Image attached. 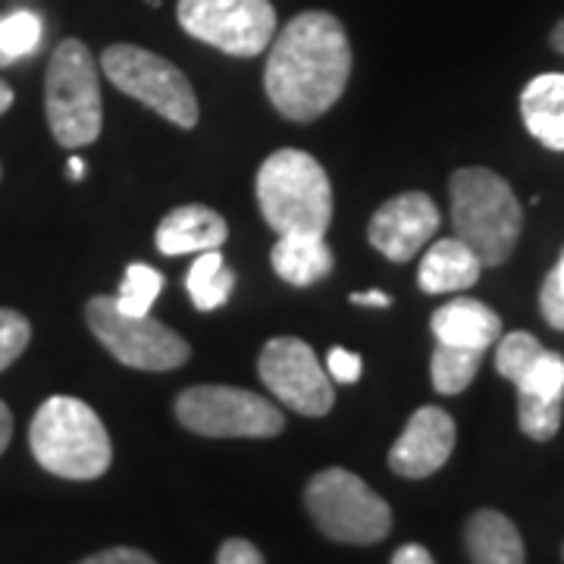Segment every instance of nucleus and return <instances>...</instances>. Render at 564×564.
Instances as JSON below:
<instances>
[{
	"label": "nucleus",
	"instance_id": "1",
	"mask_svg": "<svg viewBox=\"0 0 564 564\" xmlns=\"http://www.w3.org/2000/svg\"><path fill=\"white\" fill-rule=\"evenodd\" d=\"M351 76V44L333 13L307 10L270 41L263 88L285 120L311 122L343 98Z\"/></svg>",
	"mask_w": 564,
	"mask_h": 564
},
{
	"label": "nucleus",
	"instance_id": "2",
	"mask_svg": "<svg viewBox=\"0 0 564 564\" xmlns=\"http://www.w3.org/2000/svg\"><path fill=\"white\" fill-rule=\"evenodd\" d=\"M29 448L47 474L63 480H98L113 462L107 426L95 408L73 395L41 404L29 426Z\"/></svg>",
	"mask_w": 564,
	"mask_h": 564
},
{
	"label": "nucleus",
	"instance_id": "3",
	"mask_svg": "<svg viewBox=\"0 0 564 564\" xmlns=\"http://www.w3.org/2000/svg\"><path fill=\"white\" fill-rule=\"evenodd\" d=\"M448 195L455 239H462L484 267L508 261L524 226V210L511 185L486 166H467L452 176Z\"/></svg>",
	"mask_w": 564,
	"mask_h": 564
},
{
	"label": "nucleus",
	"instance_id": "4",
	"mask_svg": "<svg viewBox=\"0 0 564 564\" xmlns=\"http://www.w3.org/2000/svg\"><path fill=\"white\" fill-rule=\"evenodd\" d=\"M258 207L273 232L323 236L333 223V185L317 158L299 148L270 154L254 180Z\"/></svg>",
	"mask_w": 564,
	"mask_h": 564
},
{
	"label": "nucleus",
	"instance_id": "5",
	"mask_svg": "<svg viewBox=\"0 0 564 564\" xmlns=\"http://www.w3.org/2000/svg\"><path fill=\"white\" fill-rule=\"evenodd\" d=\"M44 113L63 148H85L101 135L98 63L82 41H61L47 63Z\"/></svg>",
	"mask_w": 564,
	"mask_h": 564
},
{
	"label": "nucleus",
	"instance_id": "6",
	"mask_svg": "<svg viewBox=\"0 0 564 564\" xmlns=\"http://www.w3.org/2000/svg\"><path fill=\"white\" fill-rule=\"evenodd\" d=\"M304 505L323 536L336 543L373 545L392 530L389 505L358 474L343 467L321 470L304 489Z\"/></svg>",
	"mask_w": 564,
	"mask_h": 564
},
{
	"label": "nucleus",
	"instance_id": "7",
	"mask_svg": "<svg viewBox=\"0 0 564 564\" xmlns=\"http://www.w3.org/2000/svg\"><path fill=\"white\" fill-rule=\"evenodd\" d=\"M176 417L185 430L210 440H270L285 426L276 404L236 386L185 389L176 399Z\"/></svg>",
	"mask_w": 564,
	"mask_h": 564
},
{
	"label": "nucleus",
	"instance_id": "8",
	"mask_svg": "<svg viewBox=\"0 0 564 564\" xmlns=\"http://www.w3.org/2000/svg\"><path fill=\"white\" fill-rule=\"evenodd\" d=\"M101 69L122 95L151 107L154 113H161L163 120H170L173 126L192 129L198 122L195 88L182 76V69H176L170 61H163L144 47H135V44H113L104 51Z\"/></svg>",
	"mask_w": 564,
	"mask_h": 564
},
{
	"label": "nucleus",
	"instance_id": "9",
	"mask_svg": "<svg viewBox=\"0 0 564 564\" xmlns=\"http://www.w3.org/2000/svg\"><path fill=\"white\" fill-rule=\"evenodd\" d=\"M85 321L98 336V343L117 361L135 370H176L182 364H188V355H192V348L180 333L154 321L151 314L144 317L120 314L110 295L91 299L85 307Z\"/></svg>",
	"mask_w": 564,
	"mask_h": 564
},
{
	"label": "nucleus",
	"instance_id": "10",
	"mask_svg": "<svg viewBox=\"0 0 564 564\" xmlns=\"http://www.w3.org/2000/svg\"><path fill=\"white\" fill-rule=\"evenodd\" d=\"M176 20L192 39L232 57H258L276 35L270 0H180Z\"/></svg>",
	"mask_w": 564,
	"mask_h": 564
},
{
	"label": "nucleus",
	"instance_id": "11",
	"mask_svg": "<svg viewBox=\"0 0 564 564\" xmlns=\"http://www.w3.org/2000/svg\"><path fill=\"white\" fill-rule=\"evenodd\" d=\"M258 373L263 386L273 392V399H280L285 408L304 417H323L336 404L326 367L314 355V348L295 336H280L263 345Z\"/></svg>",
	"mask_w": 564,
	"mask_h": 564
},
{
	"label": "nucleus",
	"instance_id": "12",
	"mask_svg": "<svg viewBox=\"0 0 564 564\" xmlns=\"http://www.w3.org/2000/svg\"><path fill=\"white\" fill-rule=\"evenodd\" d=\"M436 232H440V207L423 192L395 195L367 223L370 245L395 263L417 258Z\"/></svg>",
	"mask_w": 564,
	"mask_h": 564
},
{
	"label": "nucleus",
	"instance_id": "13",
	"mask_svg": "<svg viewBox=\"0 0 564 564\" xmlns=\"http://www.w3.org/2000/svg\"><path fill=\"white\" fill-rule=\"evenodd\" d=\"M455 421L443 408H417L414 417L408 421L404 433L389 448V467L404 480H423L443 470L455 448Z\"/></svg>",
	"mask_w": 564,
	"mask_h": 564
},
{
	"label": "nucleus",
	"instance_id": "14",
	"mask_svg": "<svg viewBox=\"0 0 564 564\" xmlns=\"http://www.w3.org/2000/svg\"><path fill=\"white\" fill-rule=\"evenodd\" d=\"M226 236H229V229L217 210H210L204 204H182L163 217L154 242L161 248V254L180 258V254L214 251L226 242Z\"/></svg>",
	"mask_w": 564,
	"mask_h": 564
},
{
	"label": "nucleus",
	"instance_id": "15",
	"mask_svg": "<svg viewBox=\"0 0 564 564\" xmlns=\"http://www.w3.org/2000/svg\"><path fill=\"white\" fill-rule=\"evenodd\" d=\"M430 329L440 345H455V348H470V351L486 355V348L499 343L502 336V317L484 302L455 299L433 314Z\"/></svg>",
	"mask_w": 564,
	"mask_h": 564
},
{
	"label": "nucleus",
	"instance_id": "16",
	"mask_svg": "<svg viewBox=\"0 0 564 564\" xmlns=\"http://www.w3.org/2000/svg\"><path fill=\"white\" fill-rule=\"evenodd\" d=\"M484 263L480 258L455 236L440 239L426 248L421 270H417V282L426 295H448V292H464L474 282L480 280Z\"/></svg>",
	"mask_w": 564,
	"mask_h": 564
},
{
	"label": "nucleus",
	"instance_id": "17",
	"mask_svg": "<svg viewBox=\"0 0 564 564\" xmlns=\"http://www.w3.org/2000/svg\"><path fill=\"white\" fill-rule=\"evenodd\" d=\"M527 132L549 151H564V73H543L521 95Z\"/></svg>",
	"mask_w": 564,
	"mask_h": 564
},
{
	"label": "nucleus",
	"instance_id": "18",
	"mask_svg": "<svg viewBox=\"0 0 564 564\" xmlns=\"http://www.w3.org/2000/svg\"><path fill=\"white\" fill-rule=\"evenodd\" d=\"M464 543L474 564H527L524 540L502 511L480 508L464 527Z\"/></svg>",
	"mask_w": 564,
	"mask_h": 564
},
{
	"label": "nucleus",
	"instance_id": "19",
	"mask_svg": "<svg viewBox=\"0 0 564 564\" xmlns=\"http://www.w3.org/2000/svg\"><path fill=\"white\" fill-rule=\"evenodd\" d=\"M273 270L282 282L292 285H314L333 270V248L323 236L314 232H289L273 245Z\"/></svg>",
	"mask_w": 564,
	"mask_h": 564
},
{
	"label": "nucleus",
	"instance_id": "20",
	"mask_svg": "<svg viewBox=\"0 0 564 564\" xmlns=\"http://www.w3.org/2000/svg\"><path fill=\"white\" fill-rule=\"evenodd\" d=\"M185 289L198 311H217L229 302V295L236 289V273L223 263L220 248L202 251V258L192 263V270L185 276Z\"/></svg>",
	"mask_w": 564,
	"mask_h": 564
},
{
	"label": "nucleus",
	"instance_id": "21",
	"mask_svg": "<svg viewBox=\"0 0 564 564\" xmlns=\"http://www.w3.org/2000/svg\"><path fill=\"white\" fill-rule=\"evenodd\" d=\"M480 364H484V351H470V348H455V345L436 343L433 361H430L433 389L440 395H462L464 389L474 383Z\"/></svg>",
	"mask_w": 564,
	"mask_h": 564
},
{
	"label": "nucleus",
	"instance_id": "22",
	"mask_svg": "<svg viewBox=\"0 0 564 564\" xmlns=\"http://www.w3.org/2000/svg\"><path fill=\"white\" fill-rule=\"evenodd\" d=\"M163 273L148 267V263H129L126 267V276L120 282V292L110 295L120 314L129 317H144L151 314V304L158 302V295L163 292Z\"/></svg>",
	"mask_w": 564,
	"mask_h": 564
},
{
	"label": "nucleus",
	"instance_id": "23",
	"mask_svg": "<svg viewBox=\"0 0 564 564\" xmlns=\"http://www.w3.org/2000/svg\"><path fill=\"white\" fill-rule=\"evenodd\" d=\"M41 39H44V22L35 10H13L0 17V57L7 61V66L35 54Z\"/></svg>",
	"mask_w": 564,
	"mask_h": 564
},
{
	"label": "nucleus",
	"instance_id": "24",
	"mask_svg": "<svg viewBox=\"0 0 564 564\" xmlns=\"http://www.w3.org/2000/svg\"><path fill=\"white\" fill-rule=\"evenodd\" d=\"M514 386H518V395H527V399L564 402V358L558 351L543 348V355Z\"/></svg>",
	"mask_w": 564,
	"mask_h": 564
},
{
	"label": "nucleus",
	"instance_id": "25",
	"mask_svg": "<svg viewBox=\"0 0 564 564\" xmlns=\"http://www.w3.org/2000/svg\"><path fill=\"white\" fill-rule=\"evenodd\" d=\"M540 355H543V343L533 333H527V329H514L508 336H499L496 370L502 373L508 383H518Z\"/></svg>",
	"mask_w": 564,
	"mask_h": 564
},
{
	"label": "nucleus",
	"instance_id": "26",
	"mask_svg": "<svg viewBox=\"0 0 564 564\" xmlns=\"http://www.w3.org/2000/svg\"><path fill=\"white\" fill-rule=\"evenodd\" d=\"M564 402H540V399H527L518 395V423L533 443H549L558 426H562Z\"/></svg>",
	"mask_w": 564,
	"mask_h": 564
},
{
	"label": "nucleus",
	"instance_id": "27",
	"mask_svg": "<svg viewBox=\"0 0 564 564\" xmlns=\"http://www.w3.org/2000/svg\"><path fill=\"white\" fill-rule=\"evenodd\" d=\"M29 339H32V323L13 307H0V370H7L20 358Z\"/></svg>",
	"mask_w": 564,
	"mask_h": 564
},
{
	"label": "nucleus",
	"instance_id": "28",
	"mask_svg": "<svg viewBox=\"0 0 564 564\" xmlns=\"http://www.w3.org/2000/svg\"><path fill=\"white\" fill-rule=\"evenodd\" d=\"M540 311H543L545 323L552 329L564 333V251L558 263L552 267V273L545 276L543 289H540Z\"/></svg>",
	"mask_w": 564,
	"mask_h": 564
},
{
	"label": "nucleus",
	"instance_id": "29",
	"mask_svg": "<svg viewBox=\"0 0 564 564\" xmlns=\"http://www.w3.org/2000/svg\"><path fill=\"white\" fill-rule=\"evenodd\" d=\"M326 373H329V380H336V383H358L364 373V361L361 355H355V351H348V348H329V355H326Z\"/></svg>",
	"mask_w": 564,
	"mask_h": 564
},
{
	"label": "nucleus",
	"instance_id": "30",
	"mask_svg": "<svg viewBox=\"0 0 564 564\" xmlns=\"http://www.w3.org/2000/svg\"><path fill=\"white\" fill-rule=\"evenodd\" d=\"M217 564H267L263 555L258 552V545H251L248 540H226L220 545Z\"/></svg>",
	"mask_w": 564,
	"mask_h": 564
},
{
	"label": "nucleus",
	"instance_id": "31",
	"mask_svg": "<svg viewBox=\"0 0 564 564\" xmlns=\"http://www.w3.org/2000/svg\"><path fill=\"white\" fill-rule=\"evenodd\" d=\"M79 564H158L148 552L141 549H129V545H117V549H104L98 555L85 558Z\"/></svg>",
	"mask_w": 564,
	"mask_h": 564
},
{
	"label": "nucleus",
	"instance_id": "32",
	"mask_svg": "<svg viewBox=\"0 0 564 564\" xmlns=\"http://www.w3.org/2000/svg\"><path fill=\"white\" fill-rule=\"evenodd\" d=\"M389 564H436V562H433V555H430L423 545L408 543V545H402L395 555H392V562Z\"/></svg>",
	"mask_w": 564,
	"mask_h": 564
},
{
	"label": "nucleus",
	"instance_id": "33",
	"mask_svg": "<svg viewBox=\"0 0 564 564\" xmlns=\"http://www.w3.org/2000/svg\"><path fill=\"white\" fill-rule=\"evenodd\" d=\"M13 440V414H10V408L0 402V455L7 452V445Z\"/></svg>",
	"mask_w": 564,
	"mask_h": 564
},
{
	"label": "nucleus",
	"instance_id": "34",
	"mask_svg": "<svg viewBox=\"0 0 564 564\" xmlns=\"http://www.w3.org/2000/svg\"><path fill=\"white\" fill-rule=\"evenodd\" d=\"M351 302L367 304V307H389L392 299H389L386 292H355V295H351Z\"/></svg>",
	"mask_w": 564,
	"mask_h": 564
},
{
	"label": "nucleus",
	"instance_id": "35",
	"mask_svg": "<svg viewBox=\"0 0 564 564\" xmlns=\"http://www.w3.org/2000/svg\"><path fill=\"white\" fill-rule=\"evenodd\" d=\"M10 107H13V88H10L7 82L0 79V117H3V113H7Z\"/></svg>",
	"mask_w": 564,
	"mask_h": 564
},
{
	"label": "nucleus",
	"instance_id": "36",
	"mask_svg": "<svg viewBox=\"0 0 564 564\" xmlns=\"http://www.w3.org/2000/svg\"><path fill=\"white\" fill-rule=\"evenodd\" d=\"M552 47L558 51V54H564V20L555 25V32H552Z\"/></svg>",
	"mask_w": 564,
	"mask_h": 564
},
{
	"label": "nucleus",
	"instance_id": "37",
	"mask_svg": "<svg viewBox=\"0 0 564 564\" xmlns=\"http://www.w3.org/2000/svg\"><path fill=\"white\" fill-rule=\"evenodd\" d=\"M69 176L76 182L85 176V161H82V158H69Z\"/></svg>",
	"mask_w": 564,
	"mask_h": 564
},
{
	"label": "nucleus",
	"instance_id": "38",
	"mask_svg": "<svg viewBox=\"0 0 564 564\" xmlns=\"http://www.w3.org/2000/svg\"><path fill=\"white\" fill-rule=\"evenodd\" d=\"M0 66H7V61H3V57H0Z\"/></svg>",
	"mask_w": 564,
	"mask_h": 564
},
{
	"label": "nucleus",
	"instance_id": "39",
	"mask_svg": "<svg viewBox=\"0 0 564 564\" xmlns=\"http://www.w3.org/2000/svg\"><path fill=\"white\" fill-rule=\"evenodd\" d=\"M151 3H158V0H151Z\"/></svg>",
	"mask_w": 564,
	"mask_h": 564
}]
</instances>
